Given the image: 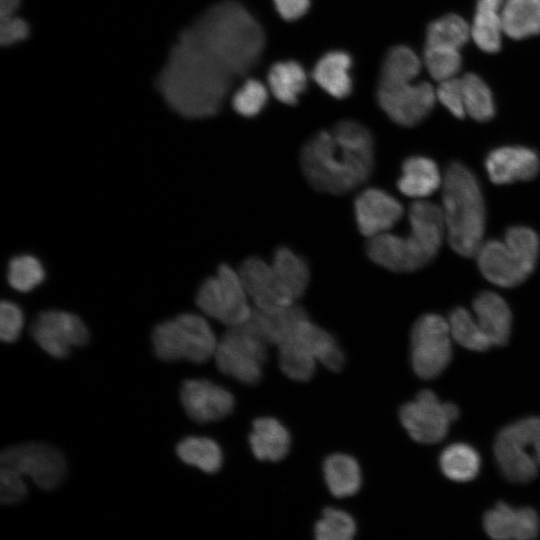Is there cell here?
<instances>
[{
  "label": "cell",
  "mask_w": 540,
  "mask_h": 540,
  "mask_svg": "<svg viewBox=\"0 0 540 540\" xmlns=\"http://www.w3.org/2000/svg\"><path fill=\"white\" fill-rule=\"evenodd\" d=\"M232 79L183 28L173 40L153 86L175 115L200 120L219 112Z\"/></svg>",
  "instance_id": "cell-1"
},
{
  "label": "cell",
  "mask_w": 540,
  "mask_h": 540,
  "mask_svg": "<svg viewBox=\"0 0 540 540\" xmlns=\"http://www.w3.org/2000/svg\"><path fill=\"white\" fill-rule=\"evenodd\" d=\"M300 165L314 189L334 195L348 193L365 183L373 171L372 134L357 121L343 120L304 144Z\"/></svg>",
  "instance_id": "cell-2"
},
{
  "label": "cell",
  "mask_w": 540,
  "mask_h": 540,
  "mask_svg": "<svg viewBox=\"0 0 540 540\" xmlns=\"http://www.w3.org/2000/svg\"><path fill=\"white\" fill-rule=\"evenodd\" d=\"M184 28L233 78L246 74L264 47L259 23L232 0L212 5Z\"/></svg>",
  "instance_id": "cell-3"
},
{
  "label": "cell",
  "mask_w": 540,
  "mask_h": 540,
  "mask_svg": "<svg viewBox=\"0 0 540 540\" xmlns=\"http://www.w3.org/2000/svg\"><path fill=\"white\" fill-rule=\"evenodd\" d=\"M409 223L410 231L404 236L389 231L369 238L368 257L393 272H413L431 262L446 234L441 206L421 199L414 202Z\"/></svg>",
  "instance_id": "cell-4"
},
{
  "label": "cell",
  "mask_w": 540,
  "mask_h": 540,
  "mask_svg": "<svg viewBox=\"0 0 540 540\" xmlns=\"http://www.w3.org/2000/svg\"><path fill=\"white\" fill-rule=\"evenodd\" d=\"M442 214L451 248L463 257L475 256L483 243L486 211L479 183L460 162L449 165L442 181Z\"/></svg>",
  "instance_id": "cell-5"
},
{
  "label": "cell",
  "mask_w": 540,
  "mask_h": 540,
  "mask_svg": "<svg viewBox=\"0 0 540 540\" xmlns=\"http://www.w3.org/2000/svg\"><path fill=\"white\" fill-rule=\"evenodd\" d=\"M218 341L208 321L195 313H183L166 320L152 333L154 352L164 361L204 363L214 357Z\"/></svg>",
  "instance_id": "cell-6"
},
{
  "label": "cell",
  "mask_w": 540,
  "mask_h": 540,
  "mask_svg": "<svg viewBox=\"0 0 540 540\" xmlns=\"http://www.w3.org/2000/svg\"><path fill=\"white\" fill-rule=\"evenodd\" d=\"M493 450L508 481L525 484L535 479L540 468V417H527L503 427Z\"/></svg>",
  "instance_id": "cell-7"
},
{
  "label": "cell",
  "mask_w": 540,
  "mask_h": 540,
  "mask_svg": "<svg viewBox=\"0 0 540 540\" xmlns=\"http://www.w3.org/2000/svg\"><path fill=\"white\" fill-rule=\"evenodd\" d=\"M196 304L208 317L229 327L246 323L253 305L238 270L227 264L218 267L199 287Z\"/></svg>",
  "instance_id": "cell-8"
},
{
  "label": "cell",
  "mask_w": 540,
  "mask_h": 540,
  "mask_svg": "<svg viewBox=\"0 0 540 540\" xmlns=\"http://www.w3.org/2000/svg\"><path fill=\"white\" fill-rule=\"evenodd\" d=\"M268 344L247 324L229 327L218 341L214 359L218 369L240 383L260 381Z\"/></svg>",
  "instance_id": "cell-9"
},
{
  "label": "cell",
  "mask_w": 540,
  "mask_h": 540,
  "mask_svg": "<svg viewBox=\"0 0 540 540\" xmlns=\"http://www.w3.org/2000/svg\"><path fill=\"white\" fill-rule=\"evenodd\" d=\"M448 320L428 313L420 316L411 329L410 360L415 374L430 380L438 377L452 358Z\"/></svg>",
  "instance_id": "cell-10"
},
{
  "label": "cell",
  "mask_w": 540,
  "mask_h": 540,
  "mask_svg": "<svg viewBox=\"0 0 540 540\" xmlns=\"http://www.w3.org/2000/svg\"><path fill=\"white\" fill-rule=\"evenodd\" d=\"M459 409L453 403H441L430 390L420 391L414 400L399 411L401 424L416 442L434 444L443 440L450 423L457 420Z\"/></svg>",
  "instance_id": "cell-11"
},
{
  "label": "cell",
  "mask_w": 540,
  "mask_h": 540,
  "mask_svg": "<svg viewBox=\"0 0 540 540\" xmlns=\"http://www.w3.org/2000/svg\"><path fill=\"white\" fill-rule=\"evenodd\" d=\"M1 465L8 466L23 476H29L41 489L52 490L63 480L66 461L56 447L29 442L11 446L2 451Z\"/></svg>",
  "instance_id": "cell-12"
},
{
  "label": "cell",
  "mask_w": 540,
  "mask_h": 540,
  "mask_svg": "<svg viewBox=\"0 0 540 540\" xmlns=\"http://www.w3.org/2000/svg\"><path fill=\"white\" fill-rule=\"evenodd\" d=\"M436 93L428 82L378 84L377 99L382 110L396 124L411 127L433 110Z\"/></svg>",
  "instance_id": "cell-13"
},
{
  "label": "cell",
  "mask_w": 540,
  "mask_h": 540,
  "mask_svg": "<svg viewBox=\"0 0 540 540\" xmlns=\"http://www.w3.org/2000/svg\"><path fill=\"white\" fill-rule=\"evenodd\" d=\"M30 334L47 354L57 359L67 357L73 347L83 346L89 340L84 322L61 310L39 313L31 323Z\"/></svg>",
  "instance_id": "cell-14"
},
{
  "label": "cell",
  "mask_w": 540,
  "mask_h": 540,
  "mask_svg": "<svg viewBox=\"0 0 540 540\" xmlns=\"http://www.w3.org/2000/svg\"><path fill=\"white\" fill-rule=\"evenodd\" d=\"M238 272L254 308L276 310L296 304L271 262L250 256L242 261Z\"/></svg>",
  "instance_id": "cell-15"
},
{
  "label": "cell",
  "mask_w": 540,
  "mask_h": 540,
  "mask_svg": "<svg viewBox=\"0 0 540 540\" xmlns=\"http://www.w3.org/2000/svg\"><path fill=\"white\" fill-rule=\"evenodd\" d=\"M180 400L186 414L198 423L219 421L234 408V397L224 387L205 379L183 382Z\"/></svg>",
  "instance_id": "cell-16"
},
{
  "label": "cell",
  "mask_w": 540,
  "mask_h": 540,
  "mask_svg": "<svg viewBox=\"0 0 540 540\" xmlns=\"http://www.w3.org/2000/svg\"><path fill=\"white\" fill-rule=\"evenodd\" d=\"M354 212L359 231L369 239L389 232L402 218L404 209L388 192L367 188L356 197Z\"/></svg>",
  "instance_id": "cell-17"
},
{
  "label": "cell",
  "mask_w": 540,
  "mask_h": 540,
  "mask_svg": "<svg viewBox=\"0 0 540 540\" xmlns=\"http://www.w3.org/2000/svg\"><path fill=\"white\" fill-rule=\"evenodd\" d=\"M474 257L482 275L502 288L520 285L531 274L504 240L483 241Z\"/></svg>",
  "instance_id": "cell-18"
},
{
  "label": "cell",
  "mask_w": 540,
  "mask_h": 540,
  "mask_svg": "<svg viewBox=\"0 0 540 540\" xmlns=\"http://www.w3.org/2000/svg\"><path fill=\"white\" fill-rule=\"evenodd\" d=\"M485 168L495 184H510L533 179L540 168L538 154L524 146H502L490 151Z\"/></svg>",
  "instance_id": "cell-19"
},
{
  "label": "cell",
  "mask_w": 540,
  "mask_h": 540,
  "mask_svg": "<svg viewBox=\"0 0 540 540\" xmlns=\"http://www.w3.org/2000/svg\"><path fill=\"white\" fill-rule=\"evenodd\" d=\"M483 527L493 539L528 540L538 536L540 520L536 511L530 507L515 509L499 502L485 513Z\"/></svg>",
  "instance_id": "cell-20"
},
{
  "label": "cell",
  "mask_w": 540,
  "mask_h": 540,
  "mask_svg": "<svg viewBox=\"0 0 540 540\" xmlns=\"http://www.w3.org/2000/svg\"><path fill=\"white\" fill-rule=\"evenodd\" d=\"M304 308L297 303L276 310H260L253 307L246 322L268 345L278 347L287 341L299 324L308 318Z\"/></svg>",
  "instance_id": "cell-21"
},
{
  "label": "cell",
  "mask_w": 540,
  "mask_h": 540,
  "mask_svg": "<svg viewBox=\"0 0 540 540\" xmlns=\"http://www.w3.org/2000/svg\"><path fill=\"white\" fill-rule=\"evenodd\" d=\"M473 310L480 329L492 345H506L512 324V314L506 301L495 292L484 291L474 299Z\"/></svg>",
  "instance_id": "cell-22"
},
{
  "label": "cell",
  "mask_w": 540,
  "mask_h": 540,
  "mask_svg": "<svg viewBox=\"0 0 540 540\" xmlns=\"http://www.w3.org/2000/svg\"><path fill=\"white\" fill-rule=\"evenodd\" d=\"M249 444L257 459L276 462L288 454L291 438L289 431L279 420L260 417L253 421Z\"/></svg>",
  "instance_id": "cell-23"
},
{
  "label": "cell",
  "mask_w": 540,
  "mask_h": 540,
  "mask_svg": "<svg viewBox=\"0 0 540 540\" xmlns=\"http://www.w3.org/2000/svg\"><path fill=\"white\" fill-rule=\"evenodd\" d=\"M401 171L397 186L399 191L408 197L425 198L442 185L443 176L437 164L428 157H408L403 162Z\"/></svg>",
  "instance_id": "cell-24"
},
{
  "label": "cell",
  "mask_w": 540,
  "mask_h": 540,
  "mask_svg": "<svg viewBox=\"0 0 540 540\" xmlns=\"http://www.w3.org/2000/svg\"><path fill=\"white\" fill-rule=\"evenodd\" d=\"M352 59L343 51H332L316 63L312 76L315 82L331 96L342 99L352 90L350 68Z\"/></svg>",
  "instance_id": "cell-25"
},
{
  "label": "cell",
  "mask_w": 540,
  "mask_h": 540,
  "mask_svg": "<svg viewBox=\"0 0 540 540\" xmlns=\"http://www.w3.org/2000/svg\"><path fill=\"white\" fill-rule=\"evenodd\" d=\"M292 336L304 343L325 368L337 372L344 366L345 356L334 336L309 317L299 324Z\"/></svg>",
  "instance_id": "cell-26"
},
{
  "label": "cell",
  "mask_w": 540,
  "mask_h": 540,
  "mask_svg": "<svg viewBox=\"0 0 540 540\" xmlns=\"http://www.w3.org/2000/svg\"><path fill=\"white\" fill-rule=\"evenodd\" d=\"M323 475L329 491L338 498L354 495L362 484L358 462L344 453L331 454L324 460Z\"/></svg>",
  "instance_id": "cell-27"
},
{
  "label": "cell",
  "mask_w": 540,
  "mask_h": 540,
  "mask_svg": "<svg viewBox=\"0 0 540 540\" xmlns=\"http://www.w3.org/2000/svg\"><path fill=\"white\" fill-rule=\"evenodd\" d=\"M503 0H477L471 34L475 44L486 53H497L502 45V21L499 10Z\"/></svg>",
  "instance_id": "cell-28"
},
{
  "label": "cell",
  "mask_w": 540,
  "mask_h": 540,
  "mask_svg": "<svg viewBox=\"0 0 540 540\" xmlns=\"http://www.w3.org/2000/svg\"><path fill=\"white\" fill-rule=\"evenodd\" d=\"M502 28L512 39L540 34V0H506L501 13Z\"/></svg>",
  "instance_id": "cell-29"
},
{
  "label": "cell",
  "mask_w": 540,
  "mask_h": 540,
  "mask_svg": "<svg viewBox=\"0 0 540 540\" xmlns=\"http://www.w3.org/2000/svg\"><path fill=\"white\" fill-rule=\"evenodd\" d=\"M271 263L288 294L297 302L305 293L310 270L307 262L286 246L278 247Z\"/></svg>",
  "instance_id": "cell-30"
},
{
  "label": "cell",
  "mask_w": 540,
  "mask_h": 540,
  "mask_svg": "<svg viewBox=\"0 0 540 540\" xmlns=\"http://www.w3.org/2000/svg\"><path fill=\"white\" fill-rule=\"evenodd\" d=\"M268 85L277 100L293 105L306 88L307 75L296 61L277 62L269 70Z\"/></svg>",
  "instance_id": "cell-31"
},
{
  "label": "cell",
  "mask_w": 540,
  "mask_h": 540,
  "mask_svg": "<svg viewBox=\"0 0 540 540\" xmlns=\"http://www.w3.org/2000/svg\"><path fill=\"white\" fill-rule=\"evenodd\" d=\"M480 464L478 452L466 443H454L447 446L439 458L442 473L456 482L474 479L479 473Z\"/></svg>",
  "instance_id": "cell-32"
},
{
  "label": "cell",
  "mask_w": 540,
  "mask_h": 540,
  "mask_svg": "<svg viewBox=\"0 0 540 540\" xmlns=\"http://www.w3.org/2000/svg\"><path fill=\"white\" fill-rule=\"evenodd\" d=\"M277 348L279 367L288 378L297 382L312 378L318 361L304 343L292 336Z\"/></svg>",
  "instance_id": "cell-33"
},
{
  "label": "cell",
  "mask_w": 540,
  "mask_h": 540,
  "mask_svg": "<svg viewBox=\"0 0 540 540\" xmlns=\"http://www.w3.org/2000/svg\"><path fill=\"white\" fill-rule=\"evenodd\" d=\"M178 457L186 464L206 473L217 472L223 463V454L216 441L207 437L190 436L176 447Z\"/></svg>",
  "instance_id": "cell-34"
},
{
  "label": "cell",
  "mask_w": 540,
  "mask_h": 540,
  "mask_svg": "<svg viewBox=\"0 0 540 540\" xmlns=\"http://www.w3.org/2000/svg\"><path fill=\"white\" fill-rule=\"evenodd\" d=\"M421 62L408 46L397 45L386 54L381 67L380 84L412 82L420 73Z\"/></svg>",
  "instance_id": "cell-35"
},
{
  "label": "cell",
  "mask_w": 540,
  "mask_h": 540,
  "mask_svg": "<svg viewBox=\"0 0 540 540\" xmlns=\"http://www.w3.org/2000/svg\"><path fill=\"white\" fill-rule=\"evenodd\" d=\"M466 114L479 122H486L495 115V103L487 83L475 73L461 78Z\"/></svg>",
  "instance_id": "cell-36"
},
{
  "label": "cell",
  "mask_w": 540,
  "mask_h": 540,
  "mask_svg": "<svg viewBox=\"0 0 540 540\" xmlns=\"http://www.w3.org/2000/svg\"><path fill=\"white\" fill-rule=\"evenodd\" d=\"M452 339L472 351H485L492 345L480 329L475 317L462 307L453 309L448 317Z\"/></svg>",
  "instance_id": "cell-37"
},
{
  "label": "cell",
  "mask_w": 540,
  "mask_h": 540,
  "mask_svg": "<svg viewBox=\"0 0 540 540\" xmlns=\"http://www.w3.org/2000/svg\"><path fill=\"white\" fill-rule=\"evenodd\" d=\"M468 39L467 22L461 16L449 13L428 25L425 45H441L459 49L466 45Z\"/></svg>",
  "instance_id": "cell-38"
},
{
  "label": "cell",
  "mask_w": 540,
  "mask_h": 540,
  "mask_svg": "<svg viewBox=\"0 0 540 540\" xmlns=\"http://www.w3.org/2000/svg\"><path fill=\"white\" fill-rule=\"evenodd\" d=\"M44 278V268L34 256L20 255L9 262L7 279L17 291L29 292L39 286Z\"/></svg>",
  "instance_id": "cell-39"
},
{
  "label": "cell",
  "mask_w": 540,
  "mask_h": 540,
  "mask_svg": "<svg viewBox=\"0 0 540 540\" xmlns=\"http://www.w3.org/2000/svg\"><path fill=\"white\" fill-rule=\"evenodd\" d=\"M424 64L429 74L437 81L453 78L462 66L458 49L441 45H425Z\"/></svg>",
  "instance_id": "cell-40"
},
{
  "label": "cell",
  "mask_w": 540,
  "mask_h": 540,
  "mask_svg": "<svg viewBox=\"0 0 540 540\" xmlns=\"http://www.w3.org/2000/svg\"><path fill=\"white\" fill-rule=\"evenodd\" d=\"M356 533V523L347 512L337 508L324 509L314 526L318 540H350Z\"/></svg>",
  "instance_id": "cell-41"
},
{
  "label": "cell",
  "mask_w": 540,
  "mask_h": 540,
  "mask_svg": "<svg viewBox=\"0 0 540 540\" xmlns=\"http://www.w3.org/2000/svg\"><path fill=\"white\" fill-rule=\"evenodd\" d=\"M503 240L532 273L536 266L540 247L536 232L526 226H512L506 230Z\"/></svg>",
  "instance_id": "cell-42"
},
{
  "label": "cell",
  "mask_w": 540,
  "mask_h": 540,
  "mask_svg": "<svg viewBox=\"0 0 540 540\" xmlns=\"http://www.w3.org/2000/svg\"><path fill=\"white\" fill-rule=\"evenodd\" d=\"M268 100V91L256 79H247L232 96V107L241 116L253 117L260 113Z\"/></svg>",
  "instance_id": "cell-43"
},
{
  "label": "cell",
  "mask_w": 540,
  "mask_h": 540,
  "mask_svg": "<svg viewBox=\"0 0 540 540\" xmlns=\"http://www.w3.org/2000/svg\"><path fill=\"white\" fill-rule=\"evenodd\" d=\"M27 494V486L23 475L16 470L1 465L0 468V500L11 505L22 501Z\"/></svg>",
  "instance_id": "cell-44"
},
{
  "label": "cell",
  "mask_w": 540,
  "mask_h": 540,
  "mask_svg": "<svg viewBox=\"0 0 540 540\" xmlns=\"http://www.w3.org/2000/svg\"><path fill=\"white\" fill-rule=\"evenodd\" d=\"M24 325L21 308L11 301H2L0 306V337L11 343L18 339Z\"/></svg>",
  "instance_id": "cell-45"
},
{
  "label": "cell",
  "mask_w": 540,
  "mask_h": 540,
  "mask_svg": "<svg viewBox=\"0 0 540 540\" xmlns=\"http://www.w3.org/2000/svg\"><path fill=\"white\" fill-rule=\"evenodd\" d=\"M31 34L28 21L20 14L0 18L1 48L12 47L26 41Z\"/></svg>",
  "instance_id": "cell-46"
},
{
  "label": "cell",
  "mask_w": 540,
  "mask_h": 540,
  "mask_svg": "<svg viewBox=\"0 0 540 540\" xmlns=\"http://www.w3.org/2000/svg\"><path fill=\"white\" fill-rule=\"evenodd\" d=\"M436 95L443 106L450 113L458 118L463 119L466 115L461 79L450 78L441 81Z\"/></svg>",
  "instance_id": "cell-47"
},
{
  "label": "cell",
  "mask_w": 540,
  "mask_h": 540,
  "mask_svg": "<svg viewBox=\"0 0 540 540\" xmlns=\"http://www.w3.org/2000/svg\"><path fill=\"white\" fill-rule=\"evenodd\" d=\"M279 15L292 21L302 17L309 9L310 0H273Z\"/></svg>",
  "instance_id": "cell-48"
},
{
  "label": "cell",
  "mask_w": 540,
  "mask_h": 540,
  "mask_svg": "<svg viewBox=\"0 0 540 540\" xmlns=\"http://www.w3.org/2000/svg\"><path fill=\"white\" fill-rule=\"evenodd\" d=\"M22 0H0V18L19 14Z\"/></svg>",
  "instance_id": "cell-49"
}]
</instances>
